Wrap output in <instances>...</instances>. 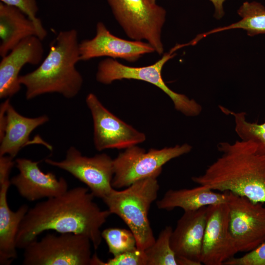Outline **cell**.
<instances>
[{
  "label": "cell",
  "mask_w": 265,
  "mask_h": 265,
  "mask_svg": "<svg viewBox=\"0 0 265 265\" xmlns=\"http://www.w3.org/2000/svg\"><path fill=\"white\" fill-rule=\"evenodd\" d=\"M49 121L46 115L29 118L20 114L9 102L6 107L3 134L1 138L0 156L14 158L20 150L30 143L32 132Z\"/></svg>",
  "instance_id": "18"
},
{
  "label": "cell",
  "mask_w": 265,
  "mask_h": 265,
  "mask_svg": "<svg viewBox=\"0 0 265 265\" xmlns=\"http://www.w3.org/2000/svg\"><path fill=\"white\" fill-rule=\"evenodd\" d=\"M223 265H265V240L253 250L239 258L233 257Z\"/></svg>",
  "instance_id": "27"
},
{
  "label": "cell",
  "mask_w": 265,
  "mask_h": 265,
  "mask_svg": "<svg viewBox=\"0 0 265 265\" xmlns=\"http://www.w3.org/2000/svg\"><path fill=\"white\" fill-rule=\"evenodd\" d=\"M229 230L238 252H250L265 240V206L229 191Z\"/></svg>",
  "instance_id": "9"
},
{
  "label": "cell",
  "mask_w": 265,
  "mask_h": 265,
  "mask_svg": "<svg viewBox=\"0 0 265 265\" xmlns=\"http://www.w3.org/2000/svg\"><path fill=\"white\" fill-rule=\"evenodd\" d=\"M89 191L88 187H74L29 208L16 236L17 248L24 249L43 232L53 230L86 236L97 249L103 238L100 228L111 214L101 209Z\"/></svg>",
  "instance_id": "1"
},
{
  "label": "cell",
  "mask_w": 265,
  "mask_h": 265,
  "mask_svg": "<svg viewBox=\"0 0 265 265\" xmlns=\"http://www.w3.org/2000/svg\"><path fill=\"white\" fill-rule=\"evenodd\" d=\"M239 21L225 26V29L241 28L250 36L265 33V7L256 1L244 2L238 11Z\"/></svg>",
  "instance_id": "21"
},
{
  "label": "cell",
  "mask_w": 265,
  "mask_h": 265,
  "mask_svg": "<svg viewBox=\"0 0 265 265\" xmlns=\"http://www.w3.org/2000/svg\"><path fill=\"white\" fill-rule=\"evenodd\" d=\"M86 103L93 119L94 143L98 151L126 149L145 140L144 133L110 112L93 93L87 96Z\"/></svg>",
  "instance_id": "11"
},
{
  "label": "cell",
  "mask_w": 265,
  "mask_h": 265,
  "mask_svg": "<svg viewBox=\"0 0 265 265\" xmlns=\"http://www.w3.org/2000/svg\"><path fill=\"white\" fill-rule=\"evenodd\" d=\"M152 2L156 3V0H150Z\"/></svg>",
  "instance_id": "29"
},
{
  "label": "cell",
  "mask_w": 265,
  "mask_h": 265,
  "mask_svg": "<svg viewBox=\"0 0 265 265\" xmlns=\"http://www.w3.org/2000/svg\"><path fill=\"white\" fill-rule=\"evenodd\" d=\"M112 13L130 38L144 40L159 54L163 53L161 30L166 11L150 0H106Z\"/></svg>",
  "instance_id": "6"
},
{
  "label": "cell",
  "mask_w": 265,
  "mask_h": 265,
  "mask_svg": "<svg viewBox=\"0 0 265 265\" xmlns=\"http://www.w3.org/2000/svg\"><path fill=\"white\" fill-rule=\"evenodd\" d=\"M213 3L215 12L214 17L217 19L222 18L224 14L223 10V3L225 0H210Z\"/></svg>",
  "instance_id": "28"
},
{
  "label": "cell",
  "mask_w": 265,
  "mask_h": 265,
  "mask_svg": "<svg viewBox=\"0 0 265 265\" xmlns=\"http://www.w3.org/2000/svg\"><path fill=\"white\" fill-rule=\"evenodd\" d=\"M91 241L72 233L48 234L24 249V265H90Z\"/></svg>",
  "instance_id": "8"
},
{
  "label": "cell",
  "mask_w": 265,
  "mask_h": 265,
  "mask_svg": "<svg viewBox=\"0 0 265 265\" xmlns=\"http://www.w3.org/2000/svg\"><path fill=\"white\" fill-rule=\"evenodd\" d=\"M13 164L7 161L0 163V265H9L17 258L16 236L28 207L23 205L16 211L9 207L8 189L11 185L9 174Z\"/></svg>",
  "instance_id": "16"
},
{
  "label": "cell",
  "mask_w": 265,
  "mask_h": 265,
  "mask_svg": "<svg viewBox=\"0 0 265 265\" xmlns=\"http://www.w3.org/2000/svg\"><path fill=\"white\" fill-rule=\"evenodd\" d=\"M79 44L75 29L57 34L38 67L19 76V82L26 88V99L52 93L70 99L79 93L83 83L82 77L76 67L80 61Z\"/></svg>",
  "instance_id": "3"
},
{
  "label": "cell",
  "mask_w": 265,
  "mask_h": 265,
  "mask_svg": "<svg viewBox=\"0 0 265 265\" xmlns=\"http://www.w3.org/2000/svg\"><path fill=\"white\" fill-rule=\"evenodd\" d=\"M223 112L232 115L235 122V131L242 140H251L259 146L260 151L265 154V122L263 124L250 123L243 112H235L219 106Z\"/></svg>",
  "instance_id": "23"
},
{
  "label": "cell",
  "mask_w": 265,
  "mask_h": 265,
  "mask_svg": "<svg viewBox=\"0 0 265 265\" xmlns=\"http://www.w3.org/2000/svg\"><path fill=\"white\" fill-rule=\"evenodd\" d=\"M79 51L80 61L107 56L122 58L130 62L136 61L145 54L155 52L146 42L129 41L113 35L102 22L97 24L96 35L92 39L80 42Z\"/></svg>",
  "instance_id": "13"
},
{
  "label": "cell",
  "mask_w": 265,
  "mask_h": 265,
  "mask_svg": "<svg viewBox=\"0 0 265 265\" xmlns=\"http://www.w3.org/2000/svg\"><path fill=\"white\" fill-rule=\"evenodd\" d=\"M221 156L195 183L220 192L229 191L255 203H265V154L251 140L218 145Z\"/></svg>",
  "instance_id": "2"
},
{
  "label": "cell",
  "mask_w": 265,
  "mask_h": 265,
  "mask_svg": "<svg viewBox=\"0 0 265 265\" xmlns=\"http://www.w3.org/2000/svg\"><path fill=\"white\" fill-rule=\"evenodd\" d=\"M39 38L35 24L19 9L0 2V55L7 54L24 39Z\"/></svg>",
  "instance_id": "19"
},
{
  "label": "cell",
  "mask_w": 265,
  "mask_h": 265,
  "mask_svg": "<svg viewBox=\"0 0 265 265\" xmlns=\"http://www.w3.org/2000/svg\"><path fill=\"white\" fill-rule=\"evenodd\" d=\"M207 207L195 211L184 212L178 220L170 238L171 248L177 257L201 263Z\"/></svg>",
  "instance_id": "17"
},
{
  "label": "cell",
  "mask_w": 265,
  "mask_h": 265,
  "mask_svg": "<svg viewBox=\"0 0 265 265\" xmlns=\"http://www.w3.org/2000/svg\"><path fill=\"white\" fill-rule=\"evenodd\" d=\"M159 175L134 182L126 188H113L102 199L111 214L121 218L134 235L136 247L145 250L155 241L148 218L151 204L157 199Z\"/></svg>",
  "instance_id": "4"
},
{
  "label": "cell",
  "mask_w": 265,
  "mask_h": 265,
  "mask_svg": "<svg viewBox=\"0 0 265 265\" xmlns=\"http://www.w3.org/2000/svg\"><path fill=\"white\" fill-rule=\"evenodd\" d=\"M191 149L188 144L161 149L151 148L148 152L136 145L127 148L113 159L112 186L114 188H121L139 180L159 175L166 163L189 153Z\"/></svg>",
  "instance_id": "7"
},
{
  "label": "cell",
  "mask_w": 265,
  "mask_h": 265,
  "mask_svg": "<svg viewBox=\"0 0 265 265\" xmlns=\"http://www.w3.org/2000/svg\"><path fill=\"white\" fill-rule=\"evenodd\" d=\"M108 252L116 256L136 247L135 237L130 230L120 228H108L101 233Z\"/></svg>",
  "instance_id": "24"
},
{
  "label": "cell",
  "mask_w": 265,
  "mask_h": 265,
  "mask_svg": "<svg viewBox=\"0 0 265 265\" xmlns=\"http://www.w3.org/2000/svg\"><path fill=\"white\" fill-rule=\"evenodd\" d=\"M237 253L229 230L227 203L207 206L201 263L205 265H223Z\"/></svg>",
  "instance_id": "12"
},
{
  "label": "cell",
  "mask_w": 265,
  "mask_h": 265,
  "mask_svg": "<svg viewBox=\"0 0 265 265\" xmlns=\"http://www.w3.org/2000/svg\"><path fill=\"white\" fill-rule=\"evenodd\" d=\"M0 2L21 10L35 24L39 32V38L43 40L46 37L47 30L36 16L38 6L36 0H0Z\"/></svg>",
  "instance_id": "26"
},
{
  "label": "cell",
  "mask_w": 265,
  "mask_h": 265,
  "mask_svg": "<svg viewBox=\"0 0 265 265\" xmlns=\"http://www.w3.org/2000/svg\"><path fill=\"white\" fill-rule=\"evenodd\" d=\"M37 36L21 41L0 62V98H9L21 88L19 74L26 64L37 65L42 62L44 48Z\"/></svg>",
  "instance_id": "15"
},
{
  "label": "cell",
  "mask_w": 265,
  "mask_h": 265,
  "mask_svg": "<svg viewBox=\"0 0 265 265\" xmlns=\"http://www.w3.org/2000/svg\"><path fill=\"white\" fill-rule=\"evenodd\" d=\"M172 231L171 226H166L154 243L145 250L147 265H178L177 256L170 245Z\"/></svg>",
  "instance_id": "22"
},
{
  "label": "cell",
  "mask_w": 265,
  "mask_h": 265,
  "mask_svg": "<svg viewBox=\"0 0 265 265\" xmlns=\"http://www.w3.org/2000/svg\"><path fill=\"white\" fill-rule=\"evenodd\" d=\"M226 201L225 192H215L207 186L199 185L190 189H170L157 201L156 204L160 210L170 211L179 208L187 212Z\"/></svg>",
  "instance_id": "20"
},
{
  "label": "cell",
  "mask_w": 265,
  "mask_h": 265,
  "mask_svg": "<svg viewBox=\"0 0 265 265\" xmlns=\"http://www.w3.org/2000/svg\"><path fill=\"white\" fill-rule=\"evenodd\" d=\"M188 43L177 44L163 54L155 63L143 67L125 65L112 58H106L98 64L96 79L100 83L109 84L116 80L133 79L143 80L153 84L163 91L172 101L175 108L187 116L199 115L202 107L195 100L186 95L177 93L166 84L161 76V70L165 63L175 55V52Z\"/></svg>",
  "instance_id": "5"
},
{
  "label": "cell",
  "mask_w": 265,
  "mask_h": 265,
  "mask_svg": "<svg viewBox=\"0 0 265 265\" xmlns=\"http://www.w3.org/2000/svg\"><path fill=\"white\" fill-rule=\"evenodd\" d=\"M15 161L19 173L11 179V184L28 201L56 197L68 189L64 178L57 179L53 172L42 171L39 167L40 161L18 158Z\"/></svg>",
  "instance_id": "14"
},
{
  "label": "cell",
  "mask_w": 265,
  "mask_h": 265,
  "mask_svg": "<svg viewBox=\"0 0 265 265\" xmlns=\"http://www.w3.org/2000/svg\"><path fill=\"white\" fill-rule=\"evenodd\" d=\"M90 265H147V257L145 250L137 247L113 256L106 262L101 260L95 253L92 255Z\"/></svg>",
  "instance_id": "25"
},
{
  "label": "cell",
  "mask_w": 265,
  "mask_h": 265,
  "mask_svg": "<svg viewBox=\"0 0 265 265\" xmlns=\"http://www.w3.org/2000/svg\"><path fill=\"white\" fill-rule=\"evenodd\" d=\"M45 162L70 173L86 185L95 197L103 199L114 188L112 186L113 159L106 154L87 157L71 147L64 159L55 161L46 159Z\"/></svg>",
  "instance_id": "10"
}]
</instances>
